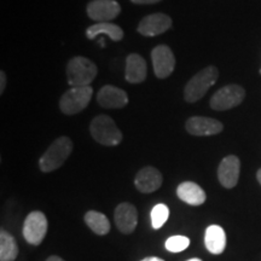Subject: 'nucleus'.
<instances>
[{
  "label": "nucleus",
  "mask_w": 261,
  "mask_h": 261,
  "mask_svg": "<svg viewBox=\"0 0 261 261\" xmlns=\"http://www.w3.org/2000/svg\"><path fill=\"white\" fill-rule=\"evenodd\" d=\"M219 77V70L214 65L204 68L189 80L184 89V98L188 103H195L200 100L208 90L217 83Z\"/></svg>",
  "instance_id": "f257e3e1"
},
{
  "label": "nucleus",
  "mask_w": 261,
  "mask_h": 261,
  "mask_svg": "<svg viewBox=\"0 0 261 261\" xmlns=\"http://www.w3.org/2000/svg\"><path fill=\"white\" fill-rule=\"evenodd\" d=\"M73 151V142L68 137H60L55 140L40 158L39 166L44 173L60 168Z\"/></svg>",
  "instance_id": "f03ea898"
},
{
  "label": "nucleus",
  "mask_w": 261,
  "mask_h": 261,
  "mask_svg": "<svg viewBox=\"0 0 261 261\" xmlns=\"http://www.w3.org/2000/svg\"><path fill=\"white\" fill-rule=\"evenodd\" d=\"M67 80L71 87L90 86L98 73L96 64L89 58L76 56L67 64Z\"/></svg>",
  "instance_id": "7ed1b4c3"
},
{
  "label": "nucleus",
  "mask_w": 261,
  "mask_h": 261,
  "mask_svg": "<svg viewBox=\"0 0 261 261\" xmlns=\"http://www.w3.org/2000/svg\"><path fill=\"white\" fill-rule=\"evenodd\" d=\"M91 136L102 145L115 146L122 140L121 130L117 128L115 121L108 115H99L93 119L90 126Z\"/></svg>",
  "instance_id": "20e7f679"
},
{
  "label": "nucleus",
  "mask_w": 261,
  "mask_h": 261,
  "mask_svg": "<svg viewBox=\"0 0 261 261\" xmlns=\"http://www.w3.org/2000/svg\"><path fill=\"white\" fill-rule=\"evenodd\" d=\"M93 94L91 86L86 87H71L63 93L60 100V108L65 115H75L83 112L89 106Z\"/></svg>",
  "instance_id": "39448f33"
},
{
  "label": "nucleus",
  "mask_w": 261,
  "mask_h": 261,
  "mask_svg": "<svg viewBox=\"0 0 261 261\" xmlns=\"http://www.w3.org/2000/svg\"><path fill=\"white\" fill-rule=\"evenodd\" d=\"M246 91L240 85H227L218 90L211 98V108L218 112L232 109L243 102Z\"/></svg>",
  "instance_id": "423d86ee"
},
{
  "label": "nucleus",
  "mask_w": 261,
  "mask_h": 261,
  "mask_svg": "<svg viewBox=\"0 0 261 261\" xmlns=\"http://www.w3.org/2000/svg\"><path fill=\"white\" fill-rule=\"evenodd\" d=\"M47 232V219L42 212L29 213L23 224V237L32 246H39Z\"/></svg>",
  "instance_id": "0eeeda50"
},
{
  "label": "nucleus",
  "mask_w": 261,
  "mask_h": 261,
  "mask_svg": "<svg viewBox=\"0 0 261 261\" xmlns=\"http://www.w3.org/2000/svg\"><path fill=\"white\" fill-rule=\"evenodd\" d=\"M121 12V6L115 0H92L87 5V15L91 19L100 22H112Z\"/></svg>",
  "instance_id": "6e6552de"
},
{
  "label": "nucleus",
  "mask_w": 261,
  "mask_h": 261,
  "mask_svg": "<svg viewBox=\"0 0 261 261\" xmlns=\"http://www.w3.org/2000/svg\"><path fill=\"white\" fill-rule=\"evenodd\" d=\"M152 67L159 79H166L175 68V57L173 51L166 45H159L151 52Z\"/></svg>",
  "instance_id": "1a4fd4ad"
},
{
  "label": "nucleus",
  "mask_w": 261,
  "mask_h": 261,
  "mask_svg": "<svg viewBox=\"0 0 261 261\" xmlns=\"http://www.w3.org/2000/svg\"><path fill=\"white\" fill-rule=\"evenodd\" d=\"M114 219L120 232L129 234L136 230L137 224H138V212L133 204L123 202L116 207Z\"/></svg>",
  "instance_id": "9d476101"
},
{
  "label": "nucleus",
  "mask_w": 261,
  "mask_h": 261,
  "mask_svg": "<svg viewBox=\"0 0 261 261\" xmlns=\"http://www.w3.org/2000/svg\"><path fill=\"white\" fill-rule=\"evenodd\" d=\"M185 128L192 136L204 137L219 135L221 130H223L224 126L220 121L212 119V117L194 116L190 117L187 123H185Z\"/></svg>",
  "instance_id": "9b49d317"
},
{
  "label": "nucleus",
  "mask_w": 261,
  "mask_h": 261,
  "mask_svg": "<svg viewBox=\"0 0 261 261\" xmlns=\"http://www.w3.org/2000/svg\"><path fill=\"white\" fill-rule=\"evenodd\" d=\"M241 162L240 159L234 155L226 156L220 162L218 168V179L220 184L226 189H232L237 185L240 178Z\"/></svg>",
  "instance_id": "f8f14e48"
},
{
  "label": "nucleus",
  "mask_w": 261,
  "mask_h": 261,
  "mask_svg": "<svg viewBox=\"0 0 261 261\" xmlns=\"http://www.w3.org/2000/svg\"><path fill=\"white\" fill-rule=\"evenodd\" d=\"M97 102L100 107L107 109H121L128 103V96L119 87L106 85L98 92Z\"/></svg>",
  "instance_id": "ddd939ff"
},
{
  "label": "nucleus",
  "mask_w": 261,
  "mask_h": 261,
  "mask_svg": "<svg viewBox=\"0 0 261 261\" xmlns=\"http://www.w3.org/2000/svg\"><path fill=\"white\" fill-rule=\"evenodd\" d=\"M172 27V19L165 14H152L140 21L138 32L144 37H155L167 32Z\"/></svg>",
  "instance_id": "4468645a"
},
{
  "label": "nucleus",
  "mask_w": 261,
  "mask_h": 261,
  "mask_svg": "<svg viewBox=\"0 0 261 261\" xmlns=\"http://www.w3.org/2000/svg\"><path fill=\"white\" fill-rule=\"evenodd\" d=\"M162 174L159 169L154 167H144L137 173L135 178V185L137 190L143 194L154 192L162 185Z\"/></svg>",
  "instance_id": "2eb2a0df"
},
{
  "label": "nucleus",
  "mask_w": 261,
  "mask_h": 261,
  "mask_svg": "<svg viewBox=\"0 0 261 261\" xmlns=\"http://www.w3.org/2000/svg\"><path fill=\"white\" fill-rule=\"evenodd\" d=\"M148 67L144 58L137 54H130L126 60V80L130 84L143 83L146 79Z\"/></svg>",
  "instance_id": "dca6fc26"
},
{
  "label": "nucleus",
  "mask_w": 261,
  "mask_h": 261,
  "mask_svg": "<svg viewBox=\"0 0 261 261\" xmlns=\"http://www.w3.org/2000/svg\"><path fill=\"white\" fill-rule=\"evenodd\" d=\"M177 195L182 202L190 205H201L205 202V192L194 181H184L177 189Z\"/></svg>",
  "instance_id": "f3484780"
},
{
  "label": "nucleus",
  "mask_w": 261,
  "mask_h": 261,
  "mask_svg": "<svg viewBox=\"0 0 261 261\" xmlns=\"http://www.w3.org/2000/svg\"><path fill=\"white\" fill-rule=\"evenodd\" d=\"M204 244L208 252L219 255L225 250L226 247V234L224 228L219 225H211L207 227L204 234Z\"/></svg>",
  "instance_id": "a211bd4d"
},
{
  "label": "nucleus",
  "mask_w": 261,
  "mask_h": 261,
  "mask_svg": "<svg viewBox=\"0 0 261 261\" xmlns=\"http://www.w3.org/2000/svg\"><path fill=\"white\" fill-rule=\"evenodd\" d=\"M107 35L112 39L113 41H120L123 38V31L117 24H114L112 22H100L87 28L86 37L91 39Z\"/></svg>",
  "instance_id": "6ab92c4d"
},
{
  "label": "nucleus",
  "mask_w": 261,
  "mask_h": 261,
  "mask_svg": "<svg viewBox=\"0 0 261 261\" xmlns=\"http://www.w3.org/2000/svg\"><path fill=\"white\" fill-rule=\"evenodd\" d=\"M18 255V246L12 234L2 230L0 232V261H15Z\"/></svg>",
  "instance_id": "aec40b11"
},
{
  "label": "nucleus",
  "mask_w": 261,
  "mask_h": 261,
  "mask_svg": "<svg viewBox=\"0 0 261 261\" xmlns=\"http://www.w3.org/2000/svg\"><path fill=\"white\" fill-rule=\"evenodd\" d=\"M85 223L96 234L104 236L110 231V223L103 213L96 211H90L85 214Z\"/></svg>",
  "instance_id": "412c9836"
},
{
  "label": "nucleus",
  "mask_w": 261,
  "mask_h": 261,
  "mask_svg": "<svg viewBox=\"0 0 261 261\" xmlns=\"http://www.w3.org/2000/svg\"><path fill=\"white\" fill-rule=\"evenodd\" d=\"M169 217V210L166 204L159 203L151 210V225L152 228L159 230L165 225Z\"/></svg>",
  "instance_id": "4be33fe9"
},
{
  "label": "nucleus",
  "mask_w": 261,
  "mask_h": 261,
  "mask_svg": "<svg viewBox=\"0 0 261 261\" xmlns=\"http://www.w3.org/2000/svg\"><path fill=\"white\" fill-rule=\"evenodd\" d=\"M190 246V240L185 236H172L166 241V249L171 253H180Z\"/></svg>",
  "instance_id": "5701e85b"
},
{
  "label": "nucleus",
  "mask_w": 261,
  "mask_h": 261,
  "mask_svg": "<svg viewBox=\"0 0 261 261\" xmlns=\"http://www.w3.org/2000/svg\"><path fill=\"white\" fill-rule=\"evenodd\" d=\"M5 87H6V75H5V73L4 71H0V92H4V90H5Z\"/></svg>",
  "instance_id": "b1692460"
},
{
  "label": "nucleus",
  "mask_w": 261,
  "mask_h": 261,
  "mask_svg": "<svg viewBox=\"0 0 261 261\" xmlns=\"http://www.w3.org/2000/svg\"><path fill=\"white\" fill-rule=\"evenodd\" d=\"M133 4L138 5H145V4H156V3L161 2V0H130Z\"/></svg>",
  "instance_id": "393cba45"
},
{
  "label": "nucleus",
  "mask_w": 261,
  "mask_h": 261,
  "mask_svg": "<svg viewBox=\"0 0 261 261\" xmlns=\"http://www.w3.org/2000/svg\"><path fill=\"white\" fill-rule=\"evenodd\" d=\"M46 261H64V260L57 255H52V256H48Z\"/></svg>",
  "instance_id": "a878e982"
},
{
  "label": "nucleus",
  "mask_w": 261,
  "mask_h": 261,
  "mask_svg": "<svg viewBox=\"0 0 261 261\" xmlns=\"http://www.w3.org/2000/svg\"><path fill=\"white\" fill-rule=\"evenodd\" d=\"M142 261H165V260L160 259V257H155V256H151V257H145V259H143Z\"/></svg>",
  "instance_id": "bb28decb"
},
{
  "label": "nucleus",
  "mask_w": 261,
  "mask_h": 261,
  "mask_svg": "<svg viewBox=\"0 0 261 261\" xmlns=\"http://www.w3.org/2000/svg\"><path fill=\"white\" fill-rule=\"evenodd\" d=\"M256 178H257V181H259L260 185H261V168L256 173Z\"/></svg>",
  "instance_id": "cd10ccee"
},
{
  "label": "nucleus",
  "mask_w": 261,
  "mask_h": 261,
  "mask_svg": "<svg viewBox=\"0 0 261 261\" xmlns=\"http://www.w3.org/2000/svg\"><path fill=\"white\" fill-rule=\"evenodd\" d=\"M187 261H202V260L198 259V257H194V259H190V260H187Z\"/></svg>",
  "instance_id": "c85d7f7f"
},
{
  "label": "nucleus",
  "mask_w": 261,
  "mask_h": 261,
  "mask_svg": "<svg viewBox=\"0 0 261 261\" xmlns=\"http://www.w3.org/2000/svg\"><path fill=\"white\" fill-rule=\"evenodd\" d=\"M260 74H261V69H260Z\"/></svg>",
  "instance_id": "c756f323"
}]
</instances>
